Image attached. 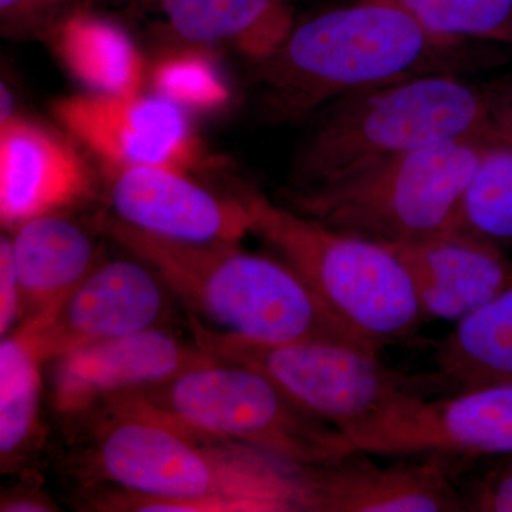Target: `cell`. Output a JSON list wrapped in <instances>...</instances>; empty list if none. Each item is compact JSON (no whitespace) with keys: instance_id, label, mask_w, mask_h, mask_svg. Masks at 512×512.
<instances>
[{"instance_id":"5bb4252c","label":"cell","mask_w":512,"mask_h":512,"mask_svg":"<svg viewBox=\"0 0 512 512\" xmlns=\"http://www.w3.org/2000/svg\"><path fill=\"white\" fill-rule=\"evenodd\" d=\"M214 360L160 328L103 340L55 359L53 400L62 413L83 412L114 394L156 386Z\"/></svg>"},{"instance_id":"f546056e","label":"cell","mask_w":512,"mask_h":512,"mask_svg":"<svg viewBox=\"0 0 512 512\" xmlns=\"http://www.w3.org/2000/svg\"><path fill=\"white\" fill-rule=\"evenodd\" d=\"M0 97H2V123H6V121L12 120L16 116L13 114L15 104H13L12 93L9 92L5 84H2V96Z\"/></svg>"},{"instance_id":"6da1fadb","label":"cell","mask_w":512,"mask_h":512,"mask_svg":"<svg viewBox=\"0 0 512 512\" xmlns=\"http://www.w3.org/2000/svg\"><path fill=\"white\" fill-rule=\"evenodd\" d=\"M103 403L97 473L123 488L107 511H312L311 466L191 429L127 393Z\"/></svg>"},{"instance_id":"8992f818","label":"cell","mask_w":512,"mask_h":512,"mask_svg":"<svg viewBox=\"0 0 512 512\" xmlns=\"http://www.w3.org/2000/svg\"><path fill=\"white\" fill-rule=\"evenodd\" d=\"M490 143L487 136L444 141L336 184L288 188L285 204L326 227L382 245L450 234L464 191Z\"/></svg>"},{"instance_id":"52a82bcc","label":"cell","mask_w":512,"mask_h":512,"mask_svg":"<svg viewBox=\"0 0 512 512\" xmlns=\"http://www.w3.org/2000/svg\"><path fill=\"white\" fill-rule=\"evenodd\" d=\"M192 339L218 362L258 370L313 416L348 439L414 397L436 390L433 377L407 376L377 353L326 340L261 342L220 332L191 316Z\"/></svg>"},{"instance_id":"83f0119b","label":"cell","mask_w":512,"mask_h":512,"mask_svg":"<svg viewBox=\"0 0 512 512\" xmlns=\"http://www.w3.org/2000/svg\"><path fill=\"white\" fill-rule=\"evenodd\" d=\"M52 508L45 501L37 500L33 495H22L13 497L2 504V511H50Z\"/></svg>"},{"instance_id":"ba28073f","label":"cell","mask_w":512,"mask_h":512,"mask_svg":"<svg viewBox=\"0 0 512 512\" xmlns=\"http://www.w3.org/2000/svg\"><path fill=\"white\" fill-rule=\"evenodd\" d=\"M124 393L191 429L302 466L332 463L357 451L342 431L247 366L214 360L167 382Z\"/></svg>"},{"instance_id":"5b68a950","label":"cell","mask_w":512,"mask_h":512,"mask_svg":"<svg viewBox=\"0 0 512 512\" xmlns=\"http://www.w3.org/2000/svg\"><path fill=\"white\" fill-rule=\"evenodd\" d=\"M251 232L370 348L406 345L424 313L406 266L386 245L336 231L258 192L242 195Z\"/></svg>"},{"instance_id":"484cf974","label":"cell","mask_w":512,"mask_h":512,"mask_svg":"<svg viewBox=\"0 0 512 512\" xmlns=\"http://www.w3.org/2000/svg\"><path fill=\"white\" fill-rule=\"evenodd\" d=\"M488 136L512 147V70L483 86Z\"/></svg>"},{"instance_id":"8fae6325","label":"cell","mask_w":512,"mask_h":512,"mask_svg":"<svg viewBox=\"0 0 512 512\" xmlns=\"http://www.w3.org/2000/svg\"><path fill=\"white\" fill-rule=\"evenodd\" d=\"M168 286L143 261L94 268L55 308L30 316L43 359L82 346L156 329L167 316Z\"/></svg>"},{"instance_id":"9a60e30c","label":"cell","mask_w":512,"mask_h":512,"mask_svg":"<svg viewBox=\"0 0 512 512\" xmlns=\"http://www.w3.org/2000/svg\"><path fill=\"white\" fill-rule=\"evenodd\" d=\"M86 164L69 143L20 117L0 124V218L19 228L56 214L90 191Z\"/></svg>"},{"instance_id":"7a4b0ae2","label":"cell","mask_w":512,"mask_h":512,"mask_svg":"<svg viewBox=\"0 0 512 512\" xmlns=\"http://www.w3.org/2000/svg\"><path fill=\"white\" fill-rule=\"evenodd\" d=\"M463 42L431 35L397 0H363L293 26L274 55L258 62L264 107L295 120L352 94L443 72Z\"/></svg>"},{"instance_id":"277c9868","label":"cell","mask_w":512,"mask_h":512,"mask_svg":"<svg viewBox=\"0 0 512 512\" xmlns=\"http://www.w3.org/2000/svg\"><path fill=\"white\" fill-rule=\"evenodd\" d=\"M488 136L483 86L429 73L339 100L295 164L291 190L348 180L393 158L457 138Z\"/></svg>"},{"instance_id":"7c38bea8","label":"cell","mask_w":512,"mask_h":512,"mask_svg":"<svg viewBox=\"0 0 512 512\" xmlns=\"http://www.w3.org/2000/svg\"><path fill=\"white\" fill-rule=\"evenodd\" d=\"M116 218L174 241L238 244L251 232L242 198H221L183 171L151 165H104Z\"/></svg>"},{"instance_id":"e0dca14e","label":"cell","mask_w":512,"mask_h":512,"mask_svg":"<svg viewBox=\"0 0 512 512\" xmlns=\"http://www.w3.org/2000/svg\"><path fill=\"white\" fill-rule=\"evenodd\" d=\"M12 247L23 311L30 316L60 305L94 269L93 242L56 214L20 225Z\"/></svg>"},{"instance_id":"cb8c5ba5","label":"cell","mask_w":512,"mask_h":512,"mask_svg":"<svg viewBox=\"0 0 512 512\" xmlns=\"http://www.w3.org/2000/svg\"><path fill=\"white\" fill-rule=\"evenodd\" d=\"M151 82L158 96L181 109L217 110L229 99L227 84L214 62L198 50H183L158 60Z\"/></svg>"},{"instance_id":"30bf717a","label":"cell","mask_w":512,"mask_h":512,"mask_svg":"<svg viewBox=\"0 0 512 512\" xmlns=\"http://www.w3.org/2000/svg\"><path fill=\"white\" fill-rule=\"evenodd\" d=\"M53 111L104 165H151L188 173L204 161L184 109L158 94H74L56 101Z\"/></svg>"},{"instance_id":"603a6c76","label":"cell","mask_w":512,"mask_h":512,"mask_svg":"<svg viewBox=\"0 0 512 512\" xmlns=\"http://www.w3.org/2000/svg\"><path fill=\"white\" fill-rule=\"evenodd\" d=\"M441 39L512 43V0H397Z\"/></svg>"},{"instance_id":"ac0fdd59","label":"cell","mask_w":512,"mask_h":512,"mask_svg":"<svg viewBox=\"0 0 512 512\" xmlns=\"http://www.w3.org/2000/svg\"><path fill=\"white\" fill-rule=\"evenodd\" d=\"M168 25L195 45L232 47L261 62L293 29L285 0H160Z\"/></svg>"},{"instance_id":"d4e9b609","label":"cell","mask_w":512,"mask_h":512,"mask_svg":"<svg viewBox=\"0 0 512 512\" xmlns=\"http://www.w3.org/2000/svg\"><path fill=\"white\" fill-rule=\"evenodd\" d=\"M460 483L466 511L512 512V457L501 458Z\"/></svg>"},{"instance_id":"2e32d148","label":"cell","mask_w":512,"mask_h":512,"mask_svg":"<svg viewBox=\"0 0 512 512\" xmlns=\"http://www.w3.org/2000/svg\"><path fill=\"white\" fill-rule=\"evenodd\" d=\"M406 266L426 319L460 322L512 286V264L493 244L460 234L386 245Z\"/></svg>"},{"instance_id":"f1b7e54d","label":"cell","mask_w":512,"mask_h":512,"mask_svg":"<svg viewBox=\"0 0 512 512\" xmlns=\"http://www.w3.org/2000/svg\"><path fill=\"white\" fill-rule=\"evenodd\" d=\"M40 0H0V8L3 15H19V13L28 12Z\"/></svg>"},{"instance_id":"9c48e42d","label":"cell","mask_w":512,"mask_h":512,"mask_svg":"<svg viewBox=\"0 0 512 512\" xmlns=\"http://www.w3.org/2000/svg\"><path fill=\"white\" fill-rule=\"evenodd\" d=\"M380 456L512 457V383L441 397L417 396L352 439Z\"/></svg>"},{"instance_id":"d6986e66","label":"cell","mask_w":512,"mask_h":512,"mask_svg":"<svg viewBox=\"0 0 512 512\" xmlns=\"http://www.w3.org/2000/svg\"><path fill=\"white\" fill-rule=\"evenodd\" d=\"M433 376L451 393L512 383V286L457 322L437 350Z\"/></svg>"},{"instance_id":"4fadbf2b","label":"cell","mask_w":512,"mask_h":512,"mask_svg":"<svg viewBox=\"0 0 512 512\" xmlns=\"http://www.w3.org/2000/svg\"><path fill=\"white\" fill-rule=\"evenodd\" d=\"M367 456L357 450L313 466L315 512L466 511L458 484L466 460L424 454L380 466Z\"/></svg>"},{"instance_id":"44dd1931","label":"cell","mask_w":512,"mask_h":512,"mask_svg":"<svg viewBox=\"0 0 512 512\" xmlns=\"http://www.w3.org/2000/svg\"><path fill=\"white\" fill-rule=\"evenodd\" d=\"M45 362L29 323L0 343V453L18 456L36 429L40 365Z\"/></svg>"},{"instance_id":"3957f363","label":"cell","mask_w":512,"mask_h":512,"mask_svg":"<svg viewBox=\"0 0 512 512\" xmlns=\"http://www.w3.org/2000/svg\"><path fill=\"white\" fill-rule=\"evenodd\" d=\"M104 231L163 279L168 291L214 323L211 328L261 342L326 340L377 353L350 332L284 261L238 244H194L148 234L119 218Z\"/></svg>"},{"instance_id":"7402d4cb","label":"cell","mask_w":512,"mask_h":512,"mask_svg":"<svg viewBox=\"0 0 512 512\" xmlns=\"http://www.w3.org/2000/svg\"><path fill=\"white\" fill-rule=\"evenodd\" d=\"M453 234L467 235L500 248L512 242V147L485 148L454 218Z\"/></svg>"},{"instance_id":"4316f807","label":"cell","mask_w":512,"mask_h":512,"mask_svg":"<svg viewBox=\"0 0 512 512\" xmlns=\"http://www.w3.org/2000/svg\"><path fill=\"white\" fill-rule=\"evenodd\" d=\"M23 312L22 292L10 239L0 241V333L8 335Z\"/></svg>"},{"instance_id":"ffe728a7","label":"cell","mask_w":512,"mask_h":512,"mask_svg":"<svg viewBox=\"0 0 512 512\" xmlns=\"http://www.w3.org/2000/svg\"><path fill=\"white\" fill-rule=\"evenodd\" d=\"M55 42L64 66L93 93H140L143 59L119 26L92 13H76L57 28Z\"/></svg>"}]
</instances>
